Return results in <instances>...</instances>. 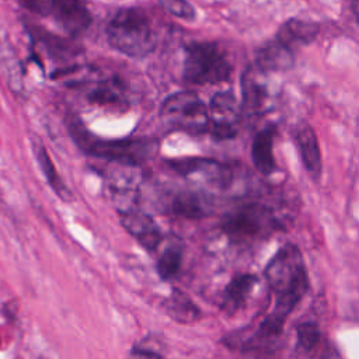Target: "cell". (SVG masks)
I'll return each mask as SVG.
<instances>
[{
  "label": "cell",
  "mask_w": 359,
  "mask_h": 359,
  "mask_svg": "<svg viewBox=\"0 0 359 359\" xmlns=\"http://www.w3.org/2000/svg\"><path fill=\"white\" fill-rule=\"evenodd\" d=\"M105 34L116 52L133 59L149 56L157 45L151 21L140 7L119 8L108 21Z\"/></svg>",
  "instance_id": "7a4b0ae2"
},
{
  "label": "cell",
  "mask_w": 359,
  "mask_h": 359,
  "mask_svg": "<svg viewBox=\"0 0 359 359\" xmlns=\"http://www.w3.org/2000/svg\"><path fill=\"white\" fill-rule=\"evenodd\" d=\"M174 215L185 219H202L210 212V201L206 195L196 191H180L171 201Z\"/></svg>",
  "instance_id": "e0dca14e"
},
{
  "label": "cell",
  "mask_w": 359,
  "mask_h": 359,
  "mask_svg": "<svg viewBox=\"0 0 359 359\" xmlns=\"http://www.w3.org/2000/svg\"><path fill=\"white\" fill-rule=\"evenodd\" d=\"M35 14L55 18L70 35H80L91 24V15L81 0H21Z\"/></svg>",
  "instance_id": "ba28073f"
},
{
  "label": "cell",
  "mask_w": 359,
  "mask_h": 359,
  "mask_svg": "<svg viewBox=\"0 0 359 359\" xmlns=\"http://www.w3.org/2000/svg\"><path fill=\"white\" fill-rule=\"evenodd\" d=\"M293 137L304 168L314 180H318L323 172V160L314 129L309 123L302 122L294 128Z\"/></svg>",
  "instance_id": "4fadbf2b"
},
{
  "label": "cell",
  "mask_w": 359,
  "mask_h": 359,
  "mask_svg": "<svg viewBox=\"0 0 359 359\" xmlns=\"http://www.w3.org/2000/svg\"><path fill=\"white\" fill-rule=\"evenodd\" d=\"M160 118L171 129L192 135L208 132V105L201 97L189 90L177 91L168 95L160 105Z\"/></svg>",
  "instance_id": "8992f818"
},
{
  "label": "cell",
  "mask_w": 359,
  "mask_h": 359,
  "mask_svg": "<svg viewBox=\"0 0 359 359\" xmlns=\"http://www.w3.org/2000/svg\"><path fill=\"white\" fill-rule=\"evenodd\" d=\"M182 261V248L180 244H170L161 252L157 261V272L161 279L168 280L174 278L181 266Z\"/></svg>",
  "instance_id": "44dd1931"
},
{
  "label": "cell",
  "mask_w": 359,
  "mask_h": 359,
  "mask_svg": "<svg viewBox=\"0 0 359 359\" xmlns=\"http://www.w3.org/2000/svg\"><path fill=\"white\" fill-rule=\"evenodd\" d=\"M158 4L171 15H175L181 20L191 21L196 17L195 7L188 0H158Z\"/></svg>",
  "instance_id": "603a6c76"
},
{
  "label": "cell",
  "mask_w": 359,
  "mask_h": 359,
  "mask_svg": "<svg viewBox=\"0 0 359 359\" xmlns=\"http://www.w3.org/2000/svg\"><path fill=\"white\" fill-rule=\"evenodd\" d=\"M210 135L217 140H226L236 136V123L240 118L241 108L231 90L216 93L208 105Z\"/></svg>",
  "instance_id": "9c48e42d"
},
{
  "label": "cell",
  "mask_w": 359,
  "mask_h": 359,
  "mask_svg": "<svg viewBox=\"0 0 359 359\" xmlns=\"http://www.w3.org/2000/svg\"><path fill=\"white\" fill-rule=\"evenodd\" d=\"M265 74L255 65L248 66L241 74V112L255 115L265 108L269 101V87Z\"/></svg>",
  "instance_id": "8fae6325"
},
{
  "label": "cell",
  "mask_w": 359,
  "mask_h": 359,
  "mask_svg": "<svg viewBox=\"0 0 359 359\" xmlns=\"http://www.w3.org/2000/svg\"><path fill=\"white\" fill-rule=\"evenodd\" d=\"M258 279L255 275L243 273L231 279V282L224 289V299H223V310L229 314L237 311L247 300L248 294L257 285Z\"/></svg>",
  "instance_id": "d6986e66"
},
{
  "label": "cell",
  "mask_w": 359,
  "mask_h": 359,
  "mask_svg": "<svg viewBox=\"0 0 359 359\" xmlns=\"http://www.w3.org/2000/svg\"><path fill=\"white\" fill-rule=\"evenodd\" d=\"M129 359H161L158 353L153 352V351H147V349H142V348H133L130 351V356Z\"/></svg>",
  "instance_id": "cb8c5ba5"
},
{
  "label": "cell",
  "mask_w": 359,
  "mask_h": 359,
  "mask_svg": "<svg viewBox=\"0 0 359 359\" xmlns=\"http://www.w3.org/2000/svg\"><path fill=\"white\" fill-rule=\"evenodd\" d=\"M67 129L73 142L87 154L128 167L143 164L154 156L158 142L147 137L102 139L91 133L77 116H70Z\"/></svg>",
  "instance_id": "6da1fadb"
},
{
  "label": "cell",
  "mask_w": 359,
  "mask_h": 359,
  "mask_svg": "<svg viewBox=\"0 0 359 359\" xmlns=\"http://www.w3.org/2000/svg\"><path fill=\"white\" fill-rule=\"evenodd\" d=\"M276 125L268 123L258 130L251 144L252 164L262 175H271L276 170V161L273 154V142L276 136Z\"/></svg>",
  "instance_id": "9a60e30c"
},
{
  "label": "cell",
  "mask_w": 359,
  "mask_h": 359,
  "mask_svg": "<svg viewBox=\"0 0 359 359\" xmlns=\"http://www.w3.org/2000/svg\"><path fill=\"white\" fill-rule=\"evenodd\" d=\"M265 278L276 299L300 302L309 289V276L303 255L296 244L286 243L271 258L265 268Z\"/></svg>",
  "instance_id": "277c9868"
},
{
  "label": "cell",
  "mask_w": 359,
  "mask_h": 359,
  "mask_svg": "<svg viewBox=\"0 0 359 359\" xmlns=\"http://www.w3.org/2000/svg\"><path fill=\"white\" fill-rule=\"evenodd\" d=\"M297 342L296 351L300 353L311 352L321 339V332L317 324L314 323H303L297 325Z\"/></svg>",
  "instance_id": "7402d4cb"
},
{
  "label": "cell",
  "mask_w": 359,
  "mask_h": 359,
  "mask_svg": "<svg viewBox=\"0 0 359 359\" xmlns=\"http://www.w3.org/2000/svg\"><path fill=\"white\" fill-rule=\"evenodd\" d=\"M279 224L275 212L268 205L247 202L227 212L220 222V229L233 241L244 243L269 234Z\"/></svg>",
  "instance_id": "5b68a950"
},
{
  "label": "cell",
  "mask_w": 359,
  "mask_h": 359,
  "mask_svg": "<svg viewBox=\"0 0 359 359\" xmlns=\"http://www.w3.org/2000/svg\"><path fill=\"white\" fill-rule=\"evenodd\" d=\"M182 80L188 84L205 86L227 81L233 65L219 43L210 41H194L184 48Z\"/></svg>",
  "instance_id": "3957f363"
},
{
  "label": "cell",
  "mask_w": 359,
  "mask_h": 359,
  "mask_svg": "<svg viewBox=\"0 0 359 359\" xmlns=\"http://www.w3.org/2000/svg\"><path fill=\"white\" fill-rule=\"evenodd\" d=\"M320 32V25L310 20L289 18L278 29L275 38L294 50L297 46L309 45L314 42Z\"/></svg>",
  "instance_id": "2e32d148"
},
{
  "label": "cell",
  "mask_w": 359,
  "mask_h": 359,
  "mask_svg": "<svg viewBox=\"0 0 359 359\" xmlns=\"http://www.w3.org/2000/svg\"><path fill=\"white\" fill-rule=\"evenodd\" d=\"M167 165L192 182H203L216 189H227L236 178L230 164L208 157H178L167 160Z\"/></svg>",
  "instance_id": "52a82bcc"
},
{
  "label": "cell",
  "mask_w": 359,
  "mask_h": 359,
  "mask_svg": "<svg viewBox=\"0 0 359 359\" xmlns=\"http://www.w3.org/2000/svg\"><path fill=\"white\" fill-rule=\"evenodd\" d=\"M35 150V156H36V160H38V164L48 181V184L50 185V188L55 191V194L63 199V201H70L72 199V192L70 189L67 188V185L63 182V180L60 178V175L57 174V170L52 161V158L49 157L46 149L38 143L35 144L34 147Z\"/></svg>",
  "instance_id": "ffe728a7"
},
{
  "label": "cell",
  "mask_w": 359,
  "mask_h": 359,
  "mask_svg": "<svg viewBox=\"0 0 359 359\" xmlns=\"http://www.w3.org/2000/svg\"><path fill=\"white\" fill-rule=\"evenodd\" d=\"M163 307L167 316L181 324H192L201 318L199 307L185 292L177 287H174L171 294L164 300Z\"/></svg>",
  "instance_id": "ac0fdd59"
},
{
  "label": "cell",
  "mask_w": 359,
  "mask_h": 359,
  "mask_svg": "<svg viewBox=\"0 0 359 359\" xmlns=\"http://www.w3.org/2000/svg\"><path fill=\"white\" fill-rule=\"evenodd\" d=\"M121 224L147 251H154L163 240V234L153 217L140 209L130 208L119 212Z\"/></svg>",
  "instance_id": "7c38bea8"
},
{
  "label": "cell",
  "mask_w": 359,
  "mask_h": 359,
  "mask_svg": "<svg viewBox=\"0 0 359 359\" xmlns=\"http://www.w3.org/2000/svg\"><path fill=\"white\" fill-rule=\"evenodd\" d=\"M77 84L87 86L86 97L94 105L109 108L111 111H125L129 107L126 88L116 76L95 81L80 80Z\"/></svg>",
  "instance_id": "30bf717a"
},
{
  "label": "cell",
  "mask_w": 359,
  "mask_h": 359,
  "mask_svg": "<svg viewBox=\"0 0 359 359\" xmlns=\"http://www.w3.org/2000/svg\"><path fill=\"white\" fill-rule=\"evenodd\" d=\"M294 65V50L279 42L275 36L261 45L255 52V66L264 72H287Z\"/></svg>",
  "instance_id": "5bb4252c"
}]
</instances>
